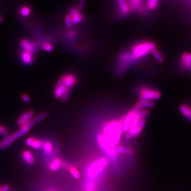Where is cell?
<instances>
[{"label": "cell", "mask_w": 191, "mask_h": 191, "mask_svg": "<svg viewBox=\"0 0 191 191\" xmlns=\"http://www.w3.org/2000/svg\"><path fill=\"white\" fill-rule=\"evenodd\" d=\"M115 4V14L114 18L117 20L128 16L132 12L127 0H114Z\"/></svg>", "instance_id": "cell-5"}, {"label": "cell", "mask_w": 191, "mask_h": 191, "mask_svg": "<svg viewBox=\"0 0 191 191\" xmlns=\"http://www.w3.org/2000/svg\"><path fill=\"white\" fill-rule=\"evenodd\" d=\"M23 158L28 164H32L34 163L35 159L33 154L29 150H24L22 153Z\"/></svg>", "instance_id": "cell-22"}, {"label": "cell", "mask_w": 191, "mask_h": 191, "mask_svg": "<svg viewBox=\"0 0 191 191\" xmlns=\"http://www.w3.org/2000/svg\"><path fill=\"white\" fill-rule=\"evenodd\" d=\"M108 161L104 158H101L91 164L87 171V176L90 179H94L99 176L108 166Z\"/></svg>", "instance_id": "cell-4"}, {"label": "cell", "mask_w": 191, "mask_h": 191, "mask_svg": "<svg viewBox=\"0 0 191 191\" xmlns=\"http://www.w3.org/2000/svg\"><path fill=\"white\" fill-rule=\"evenodd\" d=\"M139 110L140 109L135 105L125 115V117L123 119H121L122 120V130L123 133H127L129 131L130 124L133 120V118Z\"/></svg>", "instance_id": "cell-10"}, {"label": "cell", "mask_w": 191, "mask_h": 191, "mask_svg": "<svg viewBox=\"0 0 191 191\" xmlns=\"http://www.w3.org/2000/svg\"><path fill=\"white\" fill-rule=\"evenodd\" d=\"M60 167H61L63 169L68 168V165L60 158H55L50 163V165H49V168L52 171H57Z\"/></svg>", "instance_id": "cell-20"}, {"label": "cell", "mask_w": 191, "mask_h": 191, "mask_svg": "<svg viewBox=\"0 0 191 191\" xmlns=\"http://www.w3.org/2000/svg\"><path fill=\"white\" fill-rule=\"evenodd\" d=\"M70 94V89L64 86L61 82H58L54 90V96L56 99H61L62 101H66Z\"/></svg>", "instance_id": "cell-11"}, {"label": "cell", "mask_w": 191, "mask_h": 191, "mask_svg": "<svg viewBox=\"0 0 191 191\" xmlns=\"http://www.w3.org/2000/svg\"><path fill=\"white\" fill-rule=\"evenodd\" d=\"M68 170L73 178H75V179H80V173L78 169L76 167L73 166H68Z\"/></svg>", "instance_id": "cell-26"}, {"label": "cell", "mask_w": 191, "mask_h": 191, "mask_svg": "<svg viewBox=\"0 0 191 191\" xmlns=\"http://www.w3.org/2000/svg\"><path fill=\"white\" fill-rule=\"evenodd\" d=\"M122 134V120H118L108 122L104 126L102 134L108 141L115 146L120 141Z\"/></svg>", "instance_id": "cell-2"}, {"label": "cell", "mask_w": 191, "mask_h": 191, "mask_svg": "<svg viewBox=\"0 0 191 191\" xmlns=\"http://www.w3.org/2000/svg\"><path fill=\"white\" fill-rule=\"evenodd\" d=\"M3 21H4V18H3V16H1L0 14V23H2L3 22Z\"/></svg>", "instance_id": "cell-34"}, {"label": "cell", "mask_w": 191, "mask_h": 191, "mask_svg": "<svg viewBox=\"0 0 191 191\" xmlns=\"http://www.w3.org/2000/svg\"><path fill=\"white\" fill-rule=\"evenodd\" d=\"M19 42L21 50L32 54L35 55L37 50L39 48L37 42L34 39L21 38Z\"/></svg>", "instance_id": "cell-9"}, {"label": "cell", "mask_w": 191, "mask_h": 191, "mask_svg": "<svg viewBox=\"0 0 191 191\" xmlns=\"http://www.w3.org/2000/svg\"><path fill=\"white\" fill-rule=\"evenodd\" d=\"M8 134V130L6 127L0 124V135L3 136H6Z\"/></svg>", "instance_id": "cell-30"}, {"label": "cell", "mask_w": 191, "mask_h": 191, "mask_svg": "<svg viewBox=\"0 0 191 191\" xmlns=\"http://www.w3.org/2000/svg\"><path fill=\"white\" fill-rule=\"evenodd\" d=\"M42 148L44 149V150L47 153H50L53 150V145L52 144L51 142L50 141H45L43 142V145H42Z\"/></svg>", "instance_id": "cell-29"}, {"label": "cell", "mask_w": 191, "mask_h": 191, "mask_svg": "<svg viewBox=\"0 0 191 191\" xmlns=\"http://www.w3.org/2000/svg\"><path fill=\"white\" fill-rule=\"evenodd\" d=\"M162 98L161 93L155 89L143 87L139 90V101L158 100Z\"/></svg>", "instance_id": "cell-7"}, {"label": "cell", "mask_w": 191, "mask_h": 191, "mask_svg": "<svg viewBox=\"0 0 191 191\" xmlns=\"http://www.w3.org/2000/svg\"><path fill=\"white\" fill-rule=\"evenodd\" d=\"M25 143L27 146L33 149H39L42 147L43 141L41 140L34 137H29L26 140Z\"/></svg>", "instance_id": "cell-17"}, {"label": "cell", "mask_w": 191, "mask_h": 191, "mask_svg": "<svg viewBox=\"0 0 191 191\" xmlns=\"http://www.w3.org/2000/svg\"><path fill=\"white\" fill-rule=\"evenodd\" d=\"M132 11L138 13H143L145 11L143 0H127Z\"/></svg>", "instance_id": "cell-14"}, {"label": "cell", "mask_w": 191, "mask_h": 191, "mask_svg": "<svg viewBox=\"0 0 191 191\" xmlns=\"http://www.w3.org/2000/svg\"><path fill=\"white\" fill-rule=\"evenodd\" d=\"M181 65L186 70H191V53L184 52L181 58Z\"/></svg>", "instance_id": "cell-19"}, {"label": "cell", "mask_w": 191, "mask_h": 191, "mask_svg": "<svg viewBox=\"0 0 191 191\" xmlns=\"http://www.w3.org/2000/svg\"><path fill=\"white\" fill-rule=\"evenodd\" d=\"M80 35V30L78 28H72L67 29L63 36V40L66 43L75 42Z\"/></svg>", "instance_id": "cell-12"}, {"label": "cell", "mask_w": 191, "mask_h": 191, "mask_svg": "<svg viewBox=\"0 0 191 191\" xmlns=\"http://www.w3.org/2000/svg\"><path fill=\"white\" fill-rule=\"evenodd\" d=\"M34 112L32 110H29L27 112H25L21 115V116L18 119L17 123L21 127L26 124L28 122L31 120L33 119L34 116Z\"/></svg>", "instance_id": "cell-16"}, {"label": "cell", "mask_w": 191, "mask_h": 191, "mask_svg": "<svg viewBox=\"0 0 191 191\" xmlns=\"http://www.w3.org/2000/svg\"><path fill=\"white\" fill-rule=\"evenodd\" d=\"M86 0H79L78 1V7L81 9L82 10L84 7V5H85V3H86Z\"/></svg>", "instance_id": "cell-32"}, {"label": "cell", "mask_w": 191, "mask_h": 191, "mask_svg": "<svg viewBox=\"0 0 191 191\" xmlns=\"http://www.w3.org/2000/svg\"><path fill=\"white\" fill-rule=\"evenodd\" d=\"M20 57L22 62L26 65H30L32 64L35 61L34 55L24 51L23 50H21L20 52Z\"/></svg>", "instance_id": "cell-18"}, {"label": "cell", "mask_w": 191, "mask_h": 191, "mask_svg": "<svg viewBox=\"0 0 191 191\" xmlns=\"http://www.w3.org/2000/svg\"><path fill=\"white\" fill-rule=\"evenodd\" d=\"M151 54L157 61H158L159 63H163L164 61L163 56L159 52V50L157 48L152 50L151 52Z\"/></svg>", "instance_id": "cell-27"}, {"label": "cell", "mask_w": 191, "mask_h": 191, "mask_svg": "<svg viewBox=\"0 0 191 191\" xmlns=\"http://www.w3.org/2000/svg\"><path fill=\"white\" fill-rule=\"evenodd\" d=\"M47 114L45 112H42L37 115L35 118H33L31 120L28 122L24 125L21 126L20 129L17 132H14L10 135L6 136L3 140L0 141V150H3L10 146L14 141L20 137L23 136L26 134H27L29 130L35 124L42 120L44 118H45Z\"/></svg>", "instance_id": "cell-1"}, {"label": "cell", "mask_w": 191, "mask_h": 191, "mask_svg": "<svg viewBox=\"0 0 191 191\" xmlns=\"http://www.w3.org/2000/svg\"><path fill=\"white\" fill-rule=\"evenodd\" d=\"M18 13L23 18H30L33 13V8L29 3L22 4L18 8Z\"/></svg>", "instance_id": "cell-15"}, {"label": "cell", "mask_w": 191, "mask_h": 191, "mask_svg": "<svg viewBox=\"0 0 191 191\" xmlns=\"http://www.w3.org/2000/svg\"><path fill=\"white\" fill-rule=\"evenodd\" d=\"M159 0H147V8L150 10H155L158 6Z\"/></svg>", "instance_id": "cell-28"}, {"label": "cell", "mask_w": 191, "mask_h": 191, "mask_svg": "<svg viewBox=\"0 0 191 191\" xmlns=\"http://www.w3.org/2000/svg\"><path fill=\"white\" fill-rule=\"evenodd\" d=\"M77 6H72L67 13L70 17L73 26L82 24L85 21V14Z\"/></svg>", "instance_id": "cell-8"}, {"label": "cell", "mask_w": 191, "mask_h": 191, "mask_svg": "<svg viewBox=\"0 0 191 191\" xmlns=\"http://www.w3.org/2000/svg\"><path fill=\"white\" fill-rule=\"evenodd\" d=\"M10 186L8 184L4 185L2 187H0V191H9L10 189Z\"/></svg>", "instance_id": "cell-33"}, {"label": "cell", "mask_w": 191, "mask_h": 191, "mask_svg": "<svg viewBox=\"0 0 191 191\" xmlns=\"http://www.w3.org/2000/svg\"><path fill=\"white\" fill-rule=\"evenodd\" d=\"M136 106L140 109H148L155 106V103L151 101H138Z\"/></svg>", "instance_id": "cell-21"}, {"label": "cell", "mask_w": 191, "mask_h": 191, "mask_svg": "<svg viewBox=\"0 0 191 191\" xmlns=\"http://www.w3.org/2000/svg\"><path fill=\"white\" fill-rule=\"evenodd\" d=\"M145 123H146V120L145 119H140L138 121L137 125H136V129L135 130L133 136H138L142 132L145 125Z\"/></svg>", "instance_id": "cell-23"}, {"label": "cell", "mask_w": 191, "mask_h": 191, "mask_svg": "<svg viewBox=\"0 0 191 191\" xmlns=\"http://www.w3.org/2000/svg\"><path fill=\"white\" fill-rule=\"evenodd\" d=\"M179 110L181 114L188 120H191V108L186 104H181L179 106Z\"/></svg>", "instance_id": "cell-24"}, {"label": "cell", "mask_w": 191, "mask_h": 191, "mask_svg": "<svg viewBox=\"0 0 191 191\" xmlns=\"http://www.w3.org/2000/svg\"><path fill=\"white\" fill-rule=\"evenodd\" d=\"M116 148V151L117 153H120L122 154H125V155H133L134 151L132 149L129 148H127V147H124L122 146H119L118 145L117 146L115 147Z\"/></svg>", "instance_id": "cell-25"}, {"label": "cell", "mask_w": 191, "mask_h": 191, "mask_svg": "<svg viewBox=\"0 0 191 191\" xmlns=\"http://www.w3.org/2000/svg\"><path fill=\"white\" fill-rule=\"evenodd\" d=\"M58 82H61L64 86L70 89L71 88L75 86L77 84L78 80L75 75L70 73L62 75L60 78Z\"/></svg>", "instance_id": "cell-13"}, {"label": "cell", "mask_w": 191, "mask_h": 191, "mask_svg": "<svg viewBox=\"0 0 191 191\" xmlns=\"http://www.w3.org/2000/svg\"><path fill=\"white\" fill-rule=\"evenodd\" d=\"M97 141L101 149L112 160L116 158L117 156L116 148L108 141L102 134L97 135Z\"/></svg>", "instance_id": "cell-6"}, {"label": "cell", "mask_w": 191, "mask_h": 191, "mask_svg": "<svg viewBox=\"0 0 191 191\" xmlns=\"http://www.w3.org/2000/svg\"><path fill=\"white\" fill-rule=\"evenodd\" d=\"M21 99L25 102V103H29L30 101V98L29 95H27L26 94H23L21 96Z\"/></svg>", "instance_id": "cell-31"}, {"label": "cell", "mask_w": 191, "mask_h": 191, "mask_svg": "<svg viewBox=\"0 0 191 191\" xmlns=\"http://www.w3.org/2000/svg\"><path fill=\"white\" fill-rule=\"evenodd\" d=\"M156 45L151 42H140L134 44L130 49V53L135 61L150 54Z\"/></svg>", "instance_id": "cell-3"}]
</instances>
